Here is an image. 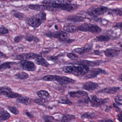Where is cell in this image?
Wrapping results in <instances>:
<instances>
[{
	"mask_svg": "<svg viewBox=\"0 0 122 122\" xmlns=\"http://www.w3.org/2000/svg\"><path fill=\"white\" fill-rule=\"evenodd\" d=\"M90 71L88 66L82 65L65 66L63 68V71L64 72L76 76L86 75Z\"/></svg>",
	"mask_w": 122,
	"mask_h": 122,
	"instance_id": "1",
	"label": "cell"
},
{
	"mask_svg": "<svg viewBox=\"0 0 122 122\" xmlns=\"http://www.w3.org/2000/svg\"><path fill=\"white\" fill-rule=\"evenodd\" d=\"M46 15L43 11H41L31 17L28 20V23L30 27L36 28L40 27L46 20Z\"/></svg>",
	"mask_w": 122,
	"mask_h": 122,
	"instance_id": "2",
	"label": "cell"
},
{
	"mask_svg": "<svg viewBox=\"0 0 122 122\" xmlns=\"http://www.w3.org/2000/svg\"><path fill=\"white\" fill-rule=\"evenodd\" d=\"M46 36L50 38H55L58 39L59 41L63 42H72L74 40L69 39L70 34L65 31H59L57 32H49L45 34Z\"/></svg>",
	"mask_w": 122,
	"mask_h": 122,
	"instance_id": "3",
	"label": "cell"
},
{
	"mask_svg": "<svg viewBox=\"0 0 122 122\" xmlns=\"http://www.w3.org/2000/svg\"><path fill=\"white\" fill-rule=\"evenodd\" d=\"M108 8L102 5H94L90 7L87 11V13L90 16L95 18L104 15L109 10Z\"/></svg>",
	"mask_w": 122,
	"mask_h": 122,
	"instance_id": "4",
	"label": "cell"
},
{
	"mask_svg": "<svg viewBox=\"0 0 122 122\" xmlns=\"http://www.w3.org/2000/svg\"><path fill=\"white\" fill-rule=\"evenodd\" d=\"M78 31L83 32H90L97 34L101 32L102 30L98 25L89 23H85L77 27Z\"/></svg>",
	"mask_w": 122,
	"mask_h": 122,
	"instance_id": "5",
	"label": "cell"
},
{
	"mask_svg": "<svg viewBox=\"0 0 122 122\" xmlns=\"http://www.w3.org/2000/svg\"><path fill=\"white\" fill-rule=\"evenodd\" d=\"M0 93L1 95H3L8 98H18L22 96L21 95L17 93L14 92L12 91V89L7 86L0 87Z\"/></svg>",
	"mask_w": 122,
	"mask_h": 122,
	"instance_id": "6",
	"label": "cell"
},
{
	"mask_svg": "<svg viewBox=\"0 0 122 122\" xmlns=\"http://www.w3.org/2000/svg\"><path fill=\"white\" fill-rule=\"evenodd\" d=\"M19 64L23 70L27 71L33 72L37 69V67L34 63L26 60L21 61Z\"/></svg>",
	"mask_w": 122,
	"mask_h": 122,
	"instance_id": "7",
	"label": "cell"
},
{
	"mask_svg": "<svg viewBox=\"0 0 122 122\" xmlns=\"http://www.w3.org/2000/svg\"><path fill=\"white\" fill-rule=\"evenodd\" d=\"M107 101V98H99L95 95H92L90 98V102L92 107H97L105 103Z\"/></svg>",
	"mask_w": 122,
	"mask_h": 122,
	"instance_id": "8",
	"label": "cell"
},
{
	"mask_svg": "<svg viewBox=\"0 0 122 122\" xmlns=\"http://www.w3.org/2000/svg\"><path fill=\"white\" fill-rule=\"evenodd\" d=\"M28 8L32 10L41 11L47 10L51 12H56L57 11V9L54 8L48 7L43 5H28Z\"/></svg>",
	"mask_w": 122,
	"mask_h": 122,
	"instance_id": "9",
	"label": "cell"
},
{
	"mask_svg": "<svg viewBox=\"0 0 122 122\" xmlns=\"http://www.w3.org/2000/svg\"><path fill=\"white\" fill-rule=\"evenodd\" d=\"M107 72L100 68H94L90 71L86 75L85 78L90 79L96 77L97 76L101 74H105L107 73Z\"/></svg>",
	"mask_w": 122,
	"mask_h": 122,
	"instance_id": "10",
	"label": "cell"
},
{
	"mask_svg": "<svg viewBox=\"0 0 122 122\" xmlns=\"http://www.w3.org/2000/svg\"><path fill=\"white\" fill-rule=\"evenodd\" d=\"M78 6L76 4L72 3L67 5H56L54 6V8L62 10L68 12H72L76 10Z\"/></svg>",
	"mask_w": 122,
	"mask_h": 122,
	"instance_id": "11",
	"label": "cell"
},
{
	"mask_svg": "<svg viewBox=\"0 0 122 122\" xmlns=\"http://www.w3.org/2000/svg\"><path fill=\"white\" fill-rule=\"evenodd\" d=\"M55 81H57L59 84L66 85L70 83H74L75 82V81L72 78L66 76H59L55 75Z\"/></svg>",
	"mask_w": 122,
	"mask_h": 122,
	"instance_id": "12",
	"label": "cell"
},
{
	"mask_svg": "<svg viewBox=\"0 0 122 122\" xmlns=\"http://www.w3.org/2000/svg\"><path fill=\"white\" fill-rule=\"evenodd\" d=\"M37 54L35 53H22L17 55L15 56V59L16 60H35Z\"/></svg>",
	"mask_w": 122,
	"mask_h": 122,
	"instance_id": "13",
	"label": "cell"
},
{
	"mask_svg": "<svg viewBox=\"0 0 122 122\" xmlns=\"http://www.w3.org/2000/svg\"><path fill=\"white\" fill-rule=\"evenodd\" d=\"M98 84L92 81H88L83 84L82 88L88 91H93L98 88Z\"/></svg>",
	"mask_w": 122,
	"mask_h": 122,
	"instance_id": "14",
	"label": "cell"
},
{
	"mask_svg": "<svg viewBox=\"0 0 122 122\" xmlns=\"http://www.w3.org/2000/svg\"><path fill=\"white\" fill-rule=\"evenodd\" d=\"M120 88L119 87H109L100 90L97 92L98 93L112 94L118 92Z\"/></svg>",
	"mask_w": 122,
	"mask_h": 122,
	"instance_id": "15",
	"label": "cell"
},
{
	"mask_svg": "<svg viewBox=\"0 0 122 122\" xmlns=\"http://www.w3.org/2000/svg\"><path fill=\"white\" fill-rule=\"evenodd\" d=\"M92 47L93 44L90 43L82 47L75 48L74 49V51L79 55H83L89 52L92 49Z\"/></svg>",
	"mask_w": 122,
	"mask_h": 122,
	"instance_id": "16",
	"label": "cell"
},
{
	"mask_svg": "<svg viewBox=\"0 0 122 122\" xmlns=\"http://www.w3.org/2000/svg\"><path fill=\"white\" fill-rule=\"evenodd\" d=\"M78 65H82L87 66L91 67H95L98 66L102 64V61H90L83 60L80 61L78 62Z\"/></svg>",
	"mask_w": 122,
	"mask_h": 122,
	"instance_id": "17",
	"label": "cell"
},
{
	"mask_svg": "<svg viewBox=\"0 0 122 122\" xmlns=\"http://www.w3.org/2000/svg\"><path fill=\"white\" fill-rule=\"evenodd\" d=\"M120 52L119 50L115 48H109L106 49L104 51L105 56L107 57L112 58L117 56Z\"/></svg>",
	"mask_w": 122,
	"mask_h": 122,
	"instance_id": "18",
	"label": "cell"
},
{
	"mask_svg": "<svg viewBox=\"0 0 122 122\" xmlns=\"http://www.w3.org/2000/svg\"><path fill=\"white\" fill-rule=\"evenodd\" d=\"M68 94L70 97L76 98H81L88 96L87 93L82 91H71L68 92Z\"/></svg>",
	"mask_w": 122,
	"mask_h": 122,
	"instance_id": "19",
	"label": "cell"
},
{
	"mask_svg": "<svg viewBox=\"0 0 122 122\" xmlns=\"http://www.w3.org/2000/svg\"><path fill=\"white\" fill-rule=\"evenodd\" d=\"M35 62L37 65H40L42 66L47 67L49 66V64L47 61L40 55L37 54L36 57L35 58Z\"/></svg>",
	"mask_w": 122,
	"mask_h": 122,
	"instance_id": "20",
	"label": "cell"
},
{
	"mask_svg": "<svg viewBox=\"0 0 122 122\" xmlns=\"http://www.w3.org/2000/svg\"><path fill=\"white\" fill-rule=\"evenodd\" d=\"M17 102L22 103L26 105H30L32 102V100L29 97L26 96H20L16 100Z\"/></svg>",
	"mask_w": 122,
	"mask_h": 122,
	"instance_id": "21",
	"label": "cell"
},
{
	"mask_svg": "<svg viewBox=\"0 0 122 122\" xmlns=\"http://www.w3.org/2000/svg\"><path fill=\"white\" fill-rule=\"evenodd\" d=\"M67 20L68 21L73 22H80L84 21L85 20V18L80 15H74L68 16L67 18Z\"/></svg>",
	"mask_w": 122,
	"mask_h": 122,
	"instance_id": "22",
	"label": "cell"
},
{
	"mask_svg": "<svg viewBox=\"0 0 122 122\" xmlns=\"http://www.w3.org/2000/svg\"><path fill=\"white\" fill-rule=\"evenodd\" d=\"M11 115L9 112L5 110L2 107L0 108V120L1 121L7 120L10 118Z\"/></svg>",
	"mask_w": 122,
	"mask_h": 122,
	"instance_id": "23",
	"label": "cell"
},
{
	"mask_svg": "<svg viewBox=\"0 0 122 122\" xmlns=\"http://www.w3.org/2000/svg\"><path fill=\"white\" fill-rule=\"evenodd\" d=\"M63 30L65 32L70 33H73L78 31L77 27L73 25H67L65 26Z\"/></svg>",
	"mask_w": 122,
	"mask_h": 122,
	"instance_id": "24",
	"label": "cell"
},
{
	"mask_svg": "<svg viewBox=\"0 0 122 122\" xmlns=\"http://www.w3.org/2000/svg\"><path fill=\"white\" fill-rule=\"evenodd\" d=\"M15 78L19 80H25L29 78V75L28 74L24 72H20L15 75Z\"/></svg>",
	"mask_w": 122,
	"mask_h": 122,
	"instance_id": "25",
	"label": "cell"
},
{
	"mask_svg": "<svg viewBox=\"0 0 122 122\" xmlns=\"http://www.w3.org/2000/svg\"><path fill=\"white\" fill-rule=\"evenodd\" d=\"M95 40L98 42H107L110 40V38L107 35H101L96 37Z\"/></svg>",
	"mask_w": 122,
	"mask_h": 122,
	"instance_id": "26",
	"label": "cell"
},
{
	"mask_svg": "<svg viewBox=\"0 0 122 122\" xmlns=\"http://www.w3.org/2000/svg\"><path fill=\"white\" fill-rule=\"evenodd\" d=\"M15 63L13 62H10L3 63L0 65V71L1 72H2L4 71L5 69L10 68Z\"/></svg>",
	"mask_w": 122,
	"mask_h": 122,
	"instance_id": "27",
	"label": "cell"
},
{
	"mask_svg": "<svg viewBox=\"0 0 122 122\" xmlns=\"http://www.w3.org/2000/svg\"><path fill=\"white\" fill-rule=\"evenodd\" d=\"M37 95L40 98L46 99L50 97V93L46 91L42 90L39 91L37 93Z\"/></svg>",
	"mask_w": 122,
	"mask_h": 122,
	"instance_id": "28",
	"label": "cell"
},
{
	"mask_svg": "<svg viewBox=\"0 0 122 122\" xmlns=\"http://www.w3.org/2000/svg\"><path fill=\"white\" fill-rule=\"evenodd\" d=\"M58 103L65 105H71L72 102L67 97H61L59 98L58 101Z\"/></svg>",
	"mask_w": 122,
	"mask_h": 122,
	"instance_id": "29",
	"label": "cell"
},
{
	"mask_svg": "<svg viewBox=\"0 0 122 122\" xmlns=\"http://www.w3.org/2000/svg\"><path fill=\"white\" fill-rule=\"evenodd\" d=\"M34 102L36 104H37L39 105L45 106L46 105V103L47 102V101L46 99L41 98H36L34 100Z\"/></svg>",
	"mask_w": 122,
	"mask_h": 122,
	"instance_id": "30",
	"label": "cell"
},
{
	"mask_svg": "<svg viewBox=\"0 0 122 122\" xmlns=\"http://www.w3.org/2000/svg\"><path fill=\"white\" fill-rule=\"evenodd\" d=\"M7 108L14 115H17L20 113V111L15 106H7Z\"/></svg>",
	"mask_w": 122,
	"mask_h": 122,
	"instance_id": "31",
	"label": "cell"
},
{
	"mask_svg": "<svg viewBox=\"0 0 122 122\" xmlns=\"http://www.w3.org/2000/svg\"><path fill=\"white\" fill-rule=\"evenodd\" d=\"M25 40L29 42H32L33 41H35V42H38L39 41V39L38 38L36 37L35 36L32 35H28L26 36L25 37Z\"/></svg>",
	"mask_w": 122,
	"mask_h": 122,
	"instance_id": "32",
	"label": "cell"
},
{
	"mask_svg": "<svg viewBox=\"0 0 122 122\" xmlns=\"http://www.w3.org/2000/svg\"><path fill=\"white\" fill-rule=\"evenodd\" d=\"M75 118V116L71 115V114L65 115L62 117L61 119V121H63V122L70 121L72 119H74Z\"/></svg>",
	"mask_w": 122,
	"mask_h": 122,
	"instance_id": "33",
	"label": "cell"
},
{
	"mask_svg": "<svg viewBox=\"0 0 122 122\" xmlns=\"http://www.w3.org/2000/svg\"><path fill=\"white\" fill-rule=\"evenodd\" d=\"M110 12L113 14L122 17V10L120 9L114 8L110 10Z\"/></svg>",
	"mask_w": 122,
	"mask_h": 122,
	"instance_id": "34",
	"label": "cell"
},
{
	"mask_svg": "<svg viewBox=\"0 0 122 122\" xmlns=\"http://www.w3.org/2000/svg\"><path fill=\"white\" fill-rule=\"evenodd\" d=\"M94 116V115L93 113L88 112L85 113L83 115H82L81 118L82 119H86V118L90 119V118H92Z\"/></svg>",
	"mask_w": 122,
	"mask_h": 122,
	"instance_id": "35",
	"label": "cell"
},
{
	"mask_svg": "<svg viewBox=\"0 0 122 122\" xmlns=\"http://www.w3.org/2000/svg\"><path fill=\"white\" fill-rule=\"evenodd\" d=\"M43 118L46 122H51L55 121V119L53 116H50L45 115L43 117Z\"/></svg>",
	"mask_w": 122,
	"mask_h": 122,
	"instance_id": "36",
	"label": "cell"
},
{
	"mask_svg": "<svg viewBox=\"0 0 122 122\" xmlns=\"http://www.w3.org/2000/svg\"><path fill=\"white\" fill-rule=\"evenodd\" d=\"M8 32H9V30L4 25H2L0 27V35H5V34L8 33Z\"/></svg>",
	"mask_w": 122,
	"mask_h": 122,
	"instance_id": "37",
	"label": "cell"
},
{
	"mask_svg": "<svg viewBox=\"0 0 122 122\" xmlns=\"http://www.w3.org/2000/svg\"><path fill=\"white\" fill-rule=\"evenodd\" d=\"M115 101L117 104L122 105V95L116 96L115 97Z\"/></svg>",
	"mask_w": 122,
	"mask_h": 122,
	"instance_id": "38",
	"label": "cell"
},
{
	"mask_svg": "<svg viewBox=\"0 0 122 122\" xmlns=\"http://www.w3.org/2000/svg\"><path fill=\"white\" fill-rule=\"evenodd\" d=\"M67 56L68 58L71 60H74L77 59L78 58V56L76 55L73 53H68L67 54Z\"/></svg>",
	"mask_w": 122,
	"mask_h": 122,
	"instance_id": "39",
	"label": "cell"
},
{
	"mask_svg": "<svg viewBox=\"0 0 122 122\" xmlns=\"http://www.w3.org/2000/svg\"><path fill=\"white\" fill-rule=\"evenodd\" d=\"M13 15L15 17L19 19H22L23 18V14L19 12H14Z\"/></svg>",
	"mask_w": 122,
	"mask_h": 122,
	"instance_id": "40",
	"label": "cell"
},
{
	"mask_svg": "<svg viewBox=\"0 0 122 122\" xmlns=\"http://www.w3.org/2000/svg\"><path fill=\"white\" fill-rule=\"evenodd\" d=\"M23 38V37L22 36H17L14 38V41L15 43H19L20 42Z\"/></svg>",
	"mask_w": 122,
	"mask_h": 122,
	"instance_id": "41",
	"label": "cell"
},
{
	"mask_svg": "<svg viewBox=\"0 0 122 122\" xmlns=\"http://www.w3.org/2000/svg\"><path fill=\"white\" fill-rule=\"evenodd\" d=\"M114 27L118 28L122 30V22L117 23L114 26Z\"/></svg>",
	"mask_w": 122,
	"mask_h": 122,
	"instance_id": "42",
	"label": "cell"
},
{
	"mask_svg": "<svg viewBox=\"0 0 122 122\" xmlns=\"http://www.w3.org/2000/svg\"><path fill=\"white\" fill-rule=\"evenodd\" d=\"M117 118L119 121L122 122V111L117 115Z\"/></svg>",
	"mask_w": 122,
	"mask_h": 122,
	"instance_id": "43",
	"label": "cell"
},
{
	"mask_svg": "<svg viewBox=\"0 0 122 122\" xmlns=\"http://www.w3.org/2000/svg\"><path fill=\"white\" fill-rule=\"evenodd\" d=\"M25 115L30 118H33L34 117V116H33L31 114V113L30 112H25Z\"/></svg>",
	"mask_w": 122,
	"mask_h": 122,
	"instance_id": "44",
	"label": "cell"
},
{
	"mask_svg": "<svg viewBox=\"0 0 122 122\" xmlns=\"http://www.w3.org/2000/svg\"><path fill=\"white\" fill-rule=\"evenodd\" d=\"M98 121H101V122H112V120H110V119H103L101 120H98Z\"/></svg>",
	"mask_w": 122,
	"mask_h": 122,
	"instance_id": "45",
	"label": "cell"
},
{
	"mask_svg": "<svg viewBox=\"0 0 122 122\" xmlns=\"http://www.w3.org/2000/svg\"><path fill=\"white\" fill-rule=\"evenodd\" d=\"M7 56H6L5 55V54L3 53L2 52H1V53H0V58H6Z\"/></svg>",
	"mask_w": 122,
	"mask_h": 122,
	"instance_id": "46",
	"label": "cell"
},
{
	"mask_svg": "<svg viewBox=\"0 0 122 122\" xmlns=\"http://www.w3.org/2000/svg\"><path fill=\"white\" fill-rule=\"evenodd\" d=\"M118 80H119L120 81H122V73L119 76V78H118Z\"/></svg>",
	"mask_w": 122,
	"mask_h": 122,
	"instance_id": "47",
	"label": "cell"
},
{
	"mask_svg": "<svg viewBox=\"0 0 122 122\" xmlns=\"http://www.w3.org/2000/svg\"><path fill=\"white\" fill-rule=\"evenodd\" d=\"M108 1H119V0H107Z\"/></svg>",
	"mask_w": 122,
	"mask_h": 122,
	"instance_id": "48",
	"label": "cell"
}]
</instances>
